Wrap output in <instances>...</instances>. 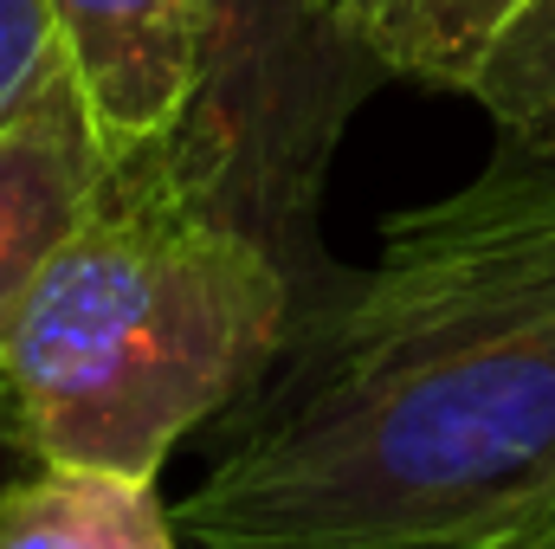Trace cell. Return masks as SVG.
Segmentation results:
<instances>
[{"label":"cell","instance_id":"8","mask_svg":"<svg viewBox=\"0 0 555 549\" xmlns=\"http://www.w3.org/2000/svg\"><path fill=\"white\" fill-rule=\"evenodd\" d=\"M59 65L52 0H0V111H13Z\"/></svg>","mask_w":555,"mask_h":549},{"label":"cell","instance_id":"3","mask_svg":"<svg viewBox=\"0 0 555 549\" xmlns=\"http://www.w3.org/2000/svg\"><path fill=\"white\" fill-rule=\"evenodd\" d=\"M395 78L343 0H201V91L162 162L227 220L272 246L297 297L336 272L317 201L356 104Z\"/></svg>","mask_w":555,"mask_h":549},{"label":"cell","instance_id":"2","mask_svg":"<svg viewBox=\"0 0 555 549\" xmlns=\"http://www.w3.org/2000/svg\"><path fill=\"white\" fill-rule=\"evenodd\" d=\"M297 278L207 207L162 149L117 162L98 214L0 317V395L33 465L155 478L278 362Z\"/></svg>","mask_w":555,"mask_h":549},{"label":"cell","instance_id":"7","mask_svg":"<svg viewBox=\"0 0 555 549\" xmlns=\"http://www.w3.org/2000/svg\"><path fill=\"white\" fill-rule=\"evenodd\" d=\"M0 549H181L155 478L26 465L0 491Z\"/></svg>","mask_w":555,"mask_h":549},{"label":"cell","instance_id":"6","mask_svg":"<svg viewBox=\"0 0 555 549\" xmlns=\"http://www.w3.org/2000/svg\"><path fill=\"white\" fill-rule=\"evenodd\" d=\"M414 78L472 98L498 137L555 142V0H433Z\"/></svg>","mask_w":555,"mask_h":549},{"label":"cell","instance_id":"9","mask_svg":"<svg viewBox=\"0 0 555 549\" xmlns=\"http://www.w3.org/2000/svg\"><path fill=\"white\" fill-rule=\"evenodd\" d=\"M426 7H433V0H343L349 26L362 33V46H369L395 78H414V52H420V33H426Z\"/></svg>","mask_w":555,"mask_h":549},{"label":"cell","instance_id":"5","mask_svg":"<svg viewBox=\"0 0 555 549\" xmlns=\"http://www.w3.org/2000/svg\"><path fill=\"white\" fill-rule=\"evenodd\" d=\"M117 162L78 85L52 65L13 111H0V317L111 194Z\"/></svg>","mask_w":555,"mask_h":549},{"label":"cell","instance_id":"4","mask_svg":"<svg viewBox=\"0 0 555 549\" xmlns=\"http://www.w3.org/2000/svg\"><path fill=\"white\" fill-rule=\"evenodd\" d=\"M52 33L111 162L175 142L201 91V0H52Z\"/></svg>","mask_w":555,"mask_h":549},{"label":"cell","instance_id":"1","mask_svg":"<svg viewBox=\"0 0 555 549\" xmlns=\"http://www.w3.org/2000/svg\"><path fill=\"white\" fill-rule=\"evenodd\" d=\"M201 549L555 544V142L498 137L297 297L266 382L181 498Z\"/></svg>","mask_w":555,"mask_h":549},{"label":"cell","instance_id":"10","mask_svg":"<svg viewBox=\"0 0 555 549\" xmlns=\"http://www.w3.org/2000/svg\"><path fill=\"white\" fill-rule=\"evenodd\" d=\"M33 459H26V446H20V426H13V408H7V395H0V491L26 472Z\"/></svg>","mask_w":555,"mask_h":549},{"label":"cell","instance_id":"11","mask_svg":"<svg viewBox=\"0 0 555 549\" xmlns=\"http://www.w3.org/2000/svg\"><path fill=\"white\" fill-rule=\"evenodd\" d=\"M550 549H555V544H550Z\"/></svg>","mask_w":555,"mask_h":549}]
</instances>
